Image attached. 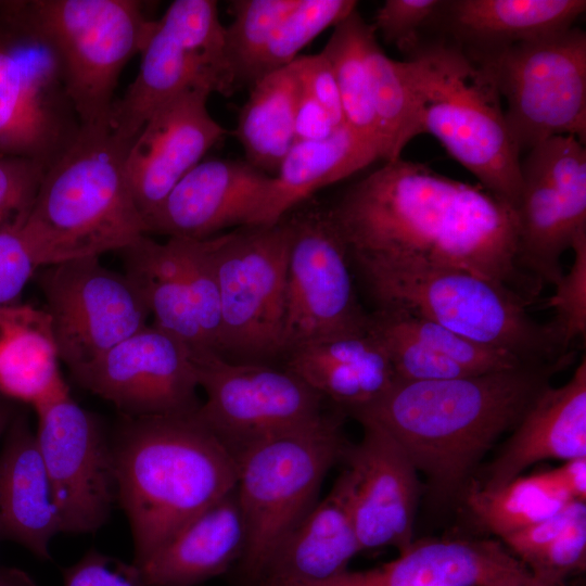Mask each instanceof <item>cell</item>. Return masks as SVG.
I'll return each instance as SVG.
<instances>
[{"instance_id": "1", "label": "cell", "mask_w": 586, "mask_h": 586, "mask_svg": "<svg viewBox=\"0 0 586 586\" xmlns=\"http://www.w3.org/2000/svg\"><path fill=\"white\" fill-rule=\"evenodd\" d=\"M329 209L357 272L451 268L530 303L539 293L519 264L515 207L481 184L399 157L349 186Z\"/></svg>"}, {"instance_id": "2", "label": "cell", "mask_w": 586, "mask_h": 586, "mask_svg": "<svg viewBox=\"0 0 586 586\" xmlns=\"http://www.w3.org/2000/svg\"><path fill=\"white\" fill-rule=\"evenodd\" d=\"M568 361L447 380H396L379 398L348 413L385 430L426 476L433 495L451 498Z\"/></svg>"}, {"instance_id": "3", "label": "cell", "mask_w": 586, "mask_h": 586, "mask_svg": "<svg viewBox=\"0 0 586 586\" xmlns=\"http://www.w3.org/2000/svg\"><path fill=\"white\" fill-rule=\"evenodd\" d=\"M196 411L123 416L112 442L117 502L130 523L137 565L235 488V457Z\"/></svg>"}, {"instance_id": "4", "label": "cell", "mask_w": 586, "mask_h": 586, "mask_svg": "<svg viewBox=\"0 0 586 586\" xmlns=\"http://www.w3.org/2000/svg\"><path fill=\"white\" fill-rule=\"evenodd\" d=\"M130 144L110 126H80L46 169L17 230L38 268L118 252L146 234L126 174Z\"/></svg>"}, {"instance_id": "5", "label": "cell", "mask_w": 586, "mask_h": 586, "mask_svg": "<svg viewBox=\"0 0 586 586\" xmlns=\"http://www.w3.org/2000/svg\"><path fill=\"white\" fill-rule=\"evenodd\" d=\"M405 61L419 102L422 133L434 136L482 187L517 209L521 155L489 75L444 37L425 40Z\"/></svg>"}, {"instance_id": "6", "label": "cell", "mask_w": 586, "mask_h": 586, "mask_svg": "<svg viewBox=\"0 0 586 586\" xmlns=\"http://www.w3.org/2000/svg\"><path fill=\"white\" fill-rule=\"evenodd\" d=\"M377 309L441 324L526 364L566 358L550 324L537 323L512 290L460 269L409 267L358 272Z\"/></svg>"}, {"instance_id": "7", "label": "cell", "mask_w": 586, "mask_h": 586, "mask_svg": "<svg viewBox=\"0 0 586 586\" xmlns=\"http://www.w3.org/2000/svg\"><path fill=\"white\" fill-rule=\"evenodd\" d=\"M344 411L268 437L237 457L235 493L245 526L240 566L252 583L318 502L330 468L349 446L343 433Z\"/></svg>"}, {"instance_id": "8", "label": "cell", "mask_w": 586, "mask_h": 586, "mask_svg": "<svg viewBox=\"0 0 586 586\" xmlns=\"http://www.w3.org/2000/svg\"><path fill=\"white\" fill-rule=\"evenodd\" d=\"M80 122L60 60L28 1L0 4V155L46 169L72 144Z\"/></svg>"}, {"instance_id": "9", "label": "cell", "mask_w": 586, "mask_h": 586, "mask_svg": "<svg viewBox=\"0 0 586 586\" xmlns=\"http://www.w3.org/2000/svg\"><path fill=\"white\" fill-rule=\"evenodd\" d=\"M30 15L50 41L81 126H110L119 76L154 24L135 0H35Z\"/></svg>"}, {"instance_id": "10", "label": "cell", "mask_w": 586, "mask_h": 586, "mask_svg": "<svg viewBox=\"0 0 586 586\" xmlns=\"http://www.w3.org/2000/svg\"><path fill=\"white\" fill-rule=\"evenodd\" d=\"M468 55L505 99L507 128L520 155L557 136H573L585 144L583 29L571 27L494 53Z\"/></svg>"}, {"instance_id": "11", "label": "cell", "mask_w": 586, "mask_h": 586, "mask_svg": "<svg viewBox=\"0 0 586 586\" xmlns=\"http://www.w3.org/2000/svg\"><path fill=\"white\" fill-rule=\"evenodd\" d=\"M140 66L123 97L115 100L110 127L132 142L149 117L179 93L202 88L229 95L237 86L225 26L213 0H176L154 20L140 52Z\"/></svg>"}, {"instance_id": "12", "label": "cell", "mask_w": 586, "mask_h": 586, "mask_svg": "<svg viewBox=\"0 0 586 586\" xmlns=\"http://www.w3.org/2000/svg\"><path fill=\"white\" fill-rule=\"evenodd\" d=\"M220 292L218 355L232 362L266 364L282 356L284 289L291 229L237 228L212 237Z\"/></svg>"}, {"instance_id": "13", "label": "cell", "mask_w": 586, "mask_h": 586, "mask_svg": "<svg viewBox=\"0 0 586 586\" xmlns=\"http://www.w3.org/2000/svg\"><path fill=\"white\" fill-rule=\"evenodd\" d=\"M284 218L291 243L284 289L282 356L301 346L367 333L352 265L329 206L310 199Z\"/></svg>"}, {"instance_id": "14", "label": "cell", "mask_w": 586, "mask_h": 586, "mask_svg": "<svg viewBox=\"0 0 586 586\" xmlns=\"http://www.w3.org/2000/svg\"><path fill=\"white\" fill-rule=\"evenodd\" d=\"M206 400L199 419L235 457L254 444L319 419L323 398L296 374L266 364L192 353Z\"/></svg>"}, {"instance_id": "15", "label": "cell", "mask_w": 586, "mask_h": 586, "mask_svg": "<svg viewBox=\"0 0 586 586\" xmlns=\"http://www.w3.org/2000/svg\"><path fill=\"white\" fill-rule=\"evenodd\" d=\"M37 281L60 361L71 373L148 324L150 311L140 291L99 257L40 267Z\"/></svg>"}, {"instance_id": "16", "label": "cell", "mask_w": 586, "mask_h": 586, "mask_svg": "<svg viewBox=\"0 0 586 586\" xmlns=\"http://www.w3.org/2000/svg\"><path fill=\"white\" fill-rule=\"evenodd\" d=\"M37 445L49 479L61 532L92 533L117 502L112 442L100 418L69 391L34 407Z\"/></svg>"}, {"instance_id": "17", "label": "cell", "mask_w": 586, "mask_h": 586, "mask_svg": "<svg viewBox=\"0 0 586 586\" xmlns=\"http://www.w3.org/2000/svg\"><path fill=\"white\" fill-rule=\"evenodd\" d=\"M519 264L540 285L562 276L560 259L586 232V150L573 136L552 137L521 160Z\"/></svg>"}, {"instance_id": "18", "label": "cell", "mask_w": 586, "mask_h": 586, "mask_svg": "<svg viewBox=\"0 0 586 586\" xmlns=\"http://www.w3.org/2000/svg\"><path fill=\"white\" fill-rule=\"evenodd\" d=\"M71 374L123 416L186 415L201 406L191 349L153 323Z\"/></svg>"}, {"instance_id": "19", "label": "cell", "mask_w": 586, "mask_h": 586, "mask_svg": "<svg viewBox=\"0 0 586 586\" xmlns=\"http://www.w3.org/2000/svg\"><path fill=\"white\" fill-rule=\"evenodd\" d=\"M362 440L349 445L343 471L360 550L412 545L420 483L402 446L381 426L360 422Z\"/></svg>"}, {"instance_id": "20", "label": "cell", "mask_w": 586, "mask_h": 586, "mask_svg": "<svg viewBox=\"0 0 586 586\" xmlns=\"http://www.w3.org/2000/svg\"><path fill=\"white\" fill-rule=\"evenodd\" d=\"M211 92L186 90L145 122L126 154V174L143 220L225 135L207 107Z\"/></svg>"}, {"instance_id": "21", "label": "cell", "mask_w": 586, "mask_h": 586, "mask_svg": "<svg viewBox=\"0 0 586 586\" xmlns=\"http://www.w3.org/2000/svg\"><path fill=\"white\" fill-rule=\"evenodd\" d=\"M270 179L246 161H201L144 219L146 234L204 240L255 226Z\"/></svg>"}, {"instance_id": "22", "label": "cell", "mask_w": 586, "mask_h": 586, "mask_svg": "<svg viewBox=\"0 0 586 586\" xmlns=\"http://www.w3.org/2000/svg\"><path fill=\"white\" fill-rule=\"evenodd\" d=\"M322 586H543L502 543L448 539L415 544L381 566L345 571Z\"/></svg>"}, {"instance_id": "23", "label": "cell", "mask_w": 586, "mask_h": 586, "mask_svg": "<svg viewBox=\"0 0 586 586\" xmlns=\"http://www.w3.org/2000/svg\"><path fill=\"white\" fill-rule=\"evenodd\" d=\"M578 457H586L585 357L566 383L547 385L537 394L489 464L483 483L476 485L497 489L536 462Z\"/></svg>"}, {"instance_id": "24", "label": "cell", "mask_w": 586, "mask_h": 586, "mask_svg": "<svg viewBox=\"0 0 586 586\" xmlns=\"http://www.w3.org/2000/svg\"><path fill=\"white\" fill-rule=\"evenodd\" d=\"M359 551L342 472L330 493L279 545L252 584L322 586L347 571L348 562Z\"/></svg>"}, {"instance_id": "25", "label": "cell", "mask_w": 586, "mask_h": 586, "mask_svg": "<svg viewBox=\"0 0 586 586\" xmlns=\"http://www.w3.org/2000/svg\"><path fill=\"white\" fill-rule=\"evenodd\" d=\"M61 532L49 479L21 408L3 435L0 450V540L20 544L37 558L50 559V543Z\"/></svg>"}, {"instance_id": "26", "label": "cell", "mask_w": 586, "mask_h": 586, "mask_svg": "<svg viewBox=\"0 0 586 586\" xmlns=\"http://www.w3.org/2000/svg\"><path fill=\"white\" fill-rule=\"evenodd\" d=\"M585 9V0H448L438 30L468 54H488L574 27Z\"/></svg>"}, {"instance_id": "27", "label": "cell", "mask_w": 586, "mask_h": 586, "mask_svg": "<svg viewBox=\"0 0 586 586\" xmlns=\"http://www.w3.org/2000/svg\"><path fill=\"white\" fill-rule=\"evenodd\" d=\"M245 526L235 488L138 565L148 586H196L239 562Z\"/></svg>"}, {"instance_id": "28", "label": "cell", "mask_w": 586, "mask_h": 586, "mask_svg": "<svg viewBox=\"0 0 586 586\" xmlns=\"http://www.w3.org/2000/svg\"><path fill=\"white\" fill-rule=\"evenodd\" d=\"M285 369L348 413L397 380L381 344L368 332L310 343L285 355Z\"/></svg>"}, {"instance_id": "29", "label": "cell", "mask_w": 586, "mask_h": 586, "mask_svg": "<svg viewBox=\"0 0 586 586\" xmlns=\"http://www.w3.org/2000/svg\"><path fill=\"white\" fill-rule=\"evenodd\" d=\"M377 149L346 124L320 140L295 141L271 176L255 226H271L310 199L379 160Z\"/></svg>"}, {"instance_id": "30", "label": "cell", "mask_w": 586, "mask_h": 586, "mask_svg": "<svg viewBox=\"0 0 586 586\" xmlns=\"http://www.w3.org/2000/svg\"><path fill=\"white\" fill-rule=\"evenodd\" d=\"M59 362L44 308L0 305V394L34 408L69 391Z\"/></svg>"}, {"instance_id": "31", "label": "cell", "mask_w": 586, "mask_h": 586, "mask_svg": "<svg viewBox=\"0 0 586 586\" xmlns=\"http://www.w3.org/2000/svg\"><path fill=\"white\" fill-rule=\"evenodd\" d=\"M302 92L297 58L251 85L241 107L234 136L246 162L273 176L295 142V119Z\"/></svg>"}, {"instance_id": "32", "label": "cell", "mask_w": 586, "mask_h": 586, "mask_svg": "<svg viewBox=\"0 0 586 586\" xmlns=\"http://www.w3.org/2000/svg\"><path fill=\"white\" fill-rule=\"evenodd\" d=\"M118 253L124 273L143 296L154 318L153 324L184 343L191 352L208 351L173 241L168 238L160 243L144 234Z\"/></svg>"}, {"instance_id": "33", "label": "cell", "mask_w": 586, "mask_h": 586, "mask_svg": "<svg viewBox=\"0 0 586 586\" xmlns=\"http://www.w3.org/2000/svg\"><path fill=\"white\" fill-rule=\"evenodd\" d=\"M366 63L380 158L391 162L400 157L415 137L422 135L419 102L406 61L387 56L379 46L375 30L366 43Z\"/></svg>"}, {"instance_id": "34", "label": "cell", "mask_w": 586, "mask_h": 586, "mask_svg": "<svg viewBox=\"0 0 586 586\" xmlns=\"http://www.w3.org/2000/svg\"><path fill=\"white\" fill-rule=\"evenodd\" d=\"M572 500L553 470L519 476L497 489L474 484L466 495L476 523L500 538L556 514Z\"/></svg>"}, {"instance_id": "35", "label": "cell", "mask_w": 586, "mask_h": 586, "mask_svg": "<svg viewBox=\"0 0 586 586\" xmlns=\"http://www.w3.org/2000/svg\"><path fill=\"white\" fill-rule=\"evenodd\" d=\"M322 49L332 68L346 125L379 151L375 116L372 107L366 43L374 31L357 10L336 25Z\"/></svg>"}, {"instance_id": "36", "label": "cell", "mask_w": 586, "mask_h": 586, "mask_svg": "<svg viewBox=\"0 0 586 586\" xmlns=\"http://www.w3.org/2000/svg\"><path fill=\"white\" fill-rule=\"evenodd\" d=\"M354 0H298L260 54L250 86L263 75L292 63L319 34L356 10Z\"/></svg>"}, {"instance_id": "37", "label": "cell", "mask_w": 586, "mask_h": 586, "mask_svg": "<svg viewBox=\"0 0 586 586\" xmlns=\"http://www.w3.org/2000/svg\"><path fill=\"white\" fill-rule=\"evenodd\" d=\"M298 0H235L232 22L225 27V43L237 86L251 84L260 54L282 20Z\"/></svg>"}, {"instance_id": "38", "label": "cell", "mask_w": 586, "mask_h": 586, "mask_svg": "<svg viewBox=\"0 0 586 586\" xmlns=\"http://www.w3.org/2000/svg\"><path fill=\"white\" fill-rule=\"evenodd\" d=\"M379 310L404 333L456 364L468 375L498 372L527 365L507 352L479 344L428 319L402 310Z\"/></svg>"}, {"instance_id": "39", "label": "cell", "mask_w": 586, "mask_h": 586, "mask_svg": "<svg viewBox=\"0 0 586 586\" xmlns=\"http://www.w3.org/2000/svg\"><path fill=\"white\" fill-rule=\"evenodd\" d=\"M177 252L205 347L218 354L221 307L211 240L169 238Z\"/></svg>"}, {"instance_id": "40", "label": "cell", "mask_w": 586, "mask_h": 586, "mask_svg": "<svg viewBox=\"0 0 586 586\" xmlns=\"http://www.w3.org/2000/svg\"><path fill=\"white\" fill-rule=\"evenodd\" d=\"M571 249L572 265L553 284L555 291L545 303L555 311L549 324L565 353L586 335V232L577 235Z\"/></svg>"}, {"instance_id": "41", "label": "cell", "mask_w": 586, "mask_h": 586, "mask_svg": "<svg viewBox=\"0 0 586 586\" xmlns=\"http://www.w3.org/2000/svg\"><path fill=\"white\" fill-rule=\"evenodd\" d=\"M445 4L442 0H386L372 26L407 58L426 40L428 30H438Z\"/></svg>"}, {"instance_id": "42", "label": "cell", "mask_w": 586, "mask_h": 586, "mask_svg": "<svg viewBox=\"0 0 586 586\" xmlns=\"http://www.w3.org/2000/svg\"><path fill=\"white\" fill-rule=\"evenodd\" d=\"M46 168L31 160L0 155V230H18L35 201Z\"/></svg>"}, {"instance_id": "43", "label": "cell", "mask_w": 586, "mask_h": 586, "mask_svg": "<svg viewBox=\"0 0 586 586\" xmlns=\"http://www.w3.org/2000/svg\"><path fill=\"white\" fill-rule=\"evenodd\" d=\"M585 564L586 510H583L527 568L543 586H564L570 575L585 570Z\"/></svg>"}, {"instance_id": "44", "label": "cell", "mask_w": 586, "mask_h": 586, "mask_svg": "<svg viewBox=\"0 0 586 586\" xmlns=\"http://www.w3.org/2000/svg\"><path fill=\"white\" fill-rule=\"evenodd\" d=\"M64 586H148L140 568L95 550L63 572Z\"/></svg>"}, {"instance_id": "45", "label": "cell", "mask_w": 586, "mask_h": 586, "mask_svg": "<svg viewBox=\"0 0 586 586\" xmlns=\"http://www.w3.org/2000/svg\"><path fill=\"white\" fill-rule=\"evenodd\" d=\"M583 510H586L585 501L572 500L556 514L506 535L502 544L528 566Z\"/></svg>"}, {"instance_id": "46", "label": "cell", "mask_w": 586, "mask_h": 586, "mask_svg": "<svg viewBox=\"0 0 586 586\" xmlns=\"http://www.w3.org/2000/svg\"><path fill=\"white\" fill-rule=\"evenodd\" d=\"M38 266L17 230H0V305L18 303Z\"/></svg>"}, {"instance_id": "47", "label": "cell", "mask_w": 586, "mask_h": 586, "mask_svg": "<svg viewBox=\"0 0 586 586\" xmlns=\"http://www.w3.org/2000/svg\"><path fill=\"white\" fill-rule=\"evenodd\" d=\"M301 86L328 113L336 127L346 124L335 78L326 56L320 52L298 55Z\"/></svg>"}, {"instance_id": "48", "label": "cell", "mask_w": 586, "mask_h": 586, "mask_svg": "<svg viewBox=\"0 0 586 586\" xmlns=\"http://www.w3.org/2000/svg\"><path fill=\"white\" fill-rule=\"evenodd\" d=\"M337 128L322 106L302 89L295 119V141L324 139Z\"/></svg>"}, {"instance_id": "49", "label": "cell", "mask_w": 586, "mask_h": 586, "mask_svg": "<svg viewBox=\"0 0 586 586\" xmlns=\"http://www.w3.org/2000/svg\"><path fill=\"white\" fill-rule=\"evenodd\" d=\"M553 472L573 500H586V457L566 460Z\"/></svg>"}, {"instance_id": "50", "label": "cell", "mask_w": 586, "mask_h": 586, "mask_svg": "<svg viewBox=\"0 0 586 586\" xmlns=\"http://www.w3.org/2000/svg\"><path fill=\"white\" fill-rule=\"evenodd\" d=\"M20 404L0 394V438L3 437L10 423L22 408Z\"/></svg>"}, {"instance_id": "51", "label": "cell", "mask_w": 586, "mask_h": 586, "mask_svg": "<svg viewBox=\"0 0 586 586\" xmlns=\"http://www.w3.org/2000/svg\"><path fill=\"white\" fill-rule=\"evenodd\" d=\"M0 586H37L24 572L0 566Z\"/></svg>"}]
</instances>
